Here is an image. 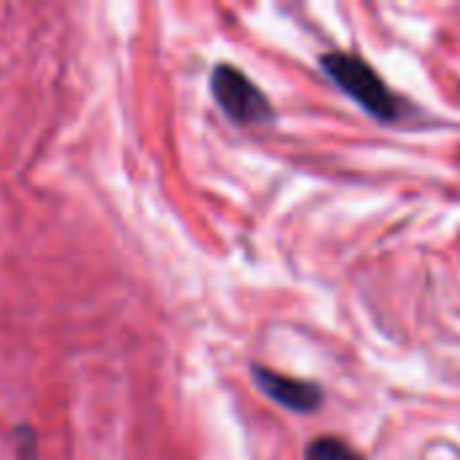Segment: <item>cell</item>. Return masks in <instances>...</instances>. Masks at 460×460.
<instances>
[{"mask_svg": "<svg viewBox=\"0 0 460 460\" xmlns=\"http://www.w3.org/2000/svg\"><path fill=\"white\" fill-rule=\"evenodd\" d=\"M321 67L345 94H350L375 119L394 121L399 116L396 94L388 89V84L377 75V70L367 59L348 51H329L321 57Z\"/></svg>", "mask_w": 460, "mask_h": 460, "instance_id": "6da1fadb", "label": "cell"}, {"mask_svg": "<svg viewBox=\"0 0 460 460\" xmlns=\"http://www.w3.org/2000/svg\"><path fill=\"white\" fill-rule=\"evenodd\" d=\"M210 89L216 102L237 124H261L272 116L267 94L237 67L218 65L210 75Z\"/></svg>", "mask_w": 460, "mask_h": 460, "instance_id": "7a4b0ae2", "label": "cell"}, {"mask_svg": "<svg viewBox=\"0 0 460 460\" xmlns=\"http://www.w3.org/2000/svg\"><path fill=\"white\" fill-rule=\"evenodd\" d=\"M253 380L272 402H278L291 412H315L323 404V394L315 383L278 375L267 367H253Z\"/></svg>", "mask_w": 460, "mask_h": 460, "instance_id": "3957f363", "label": "cell"}, {"mask_svg": "<svg viewBox=\"0 0 460 460\" xmlns=\"http://www.w3.org/2000/svg\"><path fill=\"white\" fill-rule=\"evenodd\" d=\"M305 460H364V456L337 437H318L307 445Z\"/></svg>", "mask_w": 460, "mask_h": 460, "instance_id": "277c9868", "label": "cell"}]
</instances>
